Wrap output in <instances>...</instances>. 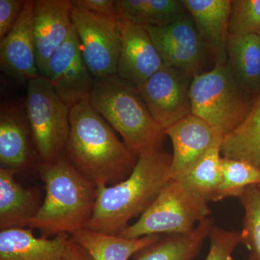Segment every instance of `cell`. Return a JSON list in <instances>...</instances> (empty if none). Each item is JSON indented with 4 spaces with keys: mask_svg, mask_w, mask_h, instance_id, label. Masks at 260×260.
Returning <instances> with one entry per match:
<instances>
[{
    "mask_svg": "<svg viewBox=\"0 0 260 260\" xmlns=\"http://www.w3.org/2000/svg\"><path fill=\"white\" fill-rule=\"evenodd\" d=\"M70 134L64 155L96 185L112 186L126 179L138 162L89 99L70 108Z\"/></svg>",
    "mask_w": 260,
    "mask_h": 260,
    "instance_id": "1",
    "label": "cell"
},
{
    "mask_svg": "<svg viewBox=\"0 0 260 260\" xmlns=\"http://www.w3.org/2000/svg\"><path fill=\"white\" fill-rule=\"evenodd\" d=\"M172 155L162 148L141 154L131 174L112 186L97 185L93 216L85 229L119 235L141 216L171 180Z\"/></svg>",
    "mask_w": 260,
    "mask_h": 260,
    "instance_id": "2",
    "label": "cell"
},
{
    "mask_svg": "<svg viewBox=\"0 0 260 260\" xmlns=\"http://www.w3.org/2000/svg\"><path fill=\"white\" fill-rule=\"evenodd\" d=\"M40 174L45 184V198L28 229H37L45 238L71 235L85 229L93 216L96 184L82 175L64 155L41 164Z\"/></svg>",
    "mask_w": 260,
    "mask_h": 260,
    "instance_id": "3",
    "label": "cell"
},
{
    "mask_svg": "<svg viewBox=\"0 0 260 260\" xmlns=\"http://www.w3.org/2000/svg\"><path fill=\"white\" fill-rule=\"evenodd\" d=\"M89 102L137 156L162 148L165 132L133 84L116 75L95 78Z\"/></svg>",
    "mask_w": 260,
    "mask_h": 260,
    "instance_id": "4",
    "label": "cell"
},
{
    "mask_svg": "<svg viewBox=\"0 0 260 260\" xmlns=\"http://www.w3.org/2000/svg\"><path fill=\"white\" fill-rule=\"evenodd\" d=\"M253 94L243 88L226 64H215L191 81V114L201 118L222 138L245 120L254 104Z\"/></svg>",
    "mask_w": 260,
    "mask_h": 260,
    "instance_id": "5",
    "label": "cell"
},
{
    "mask_svg": "<svg viewBox=\"0 0 260 260\" xmlns=\"http://www.w3.org/2000/svg\"><path fill=\"white\" fill-rule=\"evenodd\" d=\"M211 213L207 200L191 192L180 181L171 179L150 208L119 235L138 239L161 234H190Z\"/></svg>",
    "mask_w": 260,
    "mask_h": 260,
    "instance_id": "6",
    "label": "cell"
},
{
    "mask_svg": "<svg viewBox=\"0 0 260 260\" xmlns=\"http://www.w3.org/2000/svg\"><path fill=\"white\" fill-rule=\"evenodd\" d=\"M24 102L38 158L54 161L64 155L69 138L70 108L42 75L27 83Z\"/></svg>",
    "mask_w": 260,
    "mask_h": 260,
    "instance_id": "7",
    "label": "cell"
},
{
    "mask_svg": "<svg viewBox=\"0 0 260 260\" xmlns=\"http://www.w3.org/2000/svg\"><path fill=\"white\" fill-rule=\"evenodd\" d=\"M71 18L84 61L93 78L116 75L121 42L117 17L73 7Z\"/></svg>",
    "mask_w": 260,
    "mask_h": 260,
    "instance_id": "8",
    "label": "cell"
},
{
    "mask_svg": "<svg viewBox=\"0 0 260 260\" xmlns=\"http://www.w3.org/2000/svg\"><path fill=\"white\" fill-rule=\"evenodd\" d=\"M144 27L164 65L194 78L208 72L210 61L214 63L188 12L166 25Z\"/></svg>",
    "mask_w": 260,
    "mask_h": 260,
    "instance_id": "9",
    "label": "cell"
},
{
    "mask_svg": "<svg viewBox=\"0 0 260 260\" xmlns=\"http://www.w3.org/2000/svg\"><path fill=\"white\" fill-rule=\"evenodd\" d=\"M192 79L184 72L164 65L137 88L153 119L164 130L191 114Z\"/></svg>",
    "mask_w": 260,
    "mask_h": 260,
    "instance_id": "10",
    "label": "cell"
},
{
    "mask_svg": "<svg viewBox=\"0 0 260 260\" xmlns=\"http://www.w3.org/2000/svg\"><path fill=\"white\" fill-rule=\"evenodd\" d=\"M43 77L50 82L70 108L90 98L95 78L84 61L74 26L68 39L48 61Z\"/></svg>",
    "mask_w": 260,
    "mask_h": 260,
    "instance_id": "11",
    "label": "cell"
},
{
    "mask_svg": "<svg viewBox=\"0 0 260 260\" xmlns=\"http://www.w3.org/2000/svg\"><path fill=\"white\" fill-rule=\"evenodd\" d=\"M34 0H26L14 26L0 39V67L7 76L28 83L40 76L34 34Z\"/></svg>",
    "mask_w": 260,
    "mask_h": 260,
    "instance_id": "12",
    "label": "cell"
},
{
    "mask_svg": "<svg viewBox=\"0 0 260 260\" xmlns=\"http://www.w3.org/2000/svg\"><path fill=\"white\" fill-rule=\"evenodd\" d=\"M117 18L121 42L116 75L138 88L160 70L164 62L144 26Z\"/></svg>",
    "mask_w": 260,
    "mask_h": 260,
    "instance_id": "13",
    "label": "cell"
},
{
    "mask_svg": "<svg viewBox=\"0 0 260 260\" xmlns=\"http://www.w3.org/2000/svg\"><path fill=\"white\" fill-rule=\"evenodd\" d=\"M173 145L170 178L179 180L210 148L223 138L198 116L189 114L165 130Z\"/></svg>",
    "mask_w": 260,
    "mask_h": 260,
    "instance_id": "14",
    "label": "cell"
},
{
    "mask_svg": "<svg viewBox=\"0 0 260 260\" xmlns=\"http://www.w3.org/2000/svg\"><path fill=\"white\" fill-rule=\"evenodd\" d=\"M37 155L25 102L6 101L0 108V164L18 172Z\"/></svg>",
    "mask_w": 260,
    "mask_h": 260,
    "instance_id": "15",
    "label": "cell"
},
{
    "mask_svg": "<svg viewBox=\"0 0 260 260\" xmlns=\"http://www.w3.org/2000/svg\"><path fill=\"white\" fill-rule=\"evenodd\" d=\"M70 0H36L34 34L38 70L43 76L48 61L69 37L73 28Z\"/></svg>",
    "mask_w": 260,
    "mask_h": 260,
    "instance_id": "16",
    "label": "cell"
},
{
    "mask_svg": "<svg viewBox=\"0 0 260 260\" xmlns=\"http://www.w3.org/2000/svg\"><path fill=\"white\" fill-rule=\"evenodd\" d=\"M215 64H226L232 0H182Z\"/></svg>",
    "mask_w": 260,
    "mask_h": 260,
    "instance_id": "17",
    "label": "cell"
},
{
    "mask_svg": "<svg viewBox=\"0 0 260 260\" xmlns=\"http://www.w3.org/2000/svg\"><path fill=\"white\" fill-rule=\"evenodd\" d=\"M72 238L61 234L36 237L30 229L0 232V260H67Z\"/></svg>",
    "mask_w": 260,
    "mask_h": 260,
    "instance_id": "18",
    "label": "cell"
},
{
    "mask_svg": "<svg viewBox=\"0 0 260 260\" xmlns=\"http://www.w3.org/2000/svg\"><path fill=\"white\" fill-rule=\"evenodd\" d=\"M16 172L0 168V229H27L40 209L37 192L15 179Z\"/></svg>",
    "mask_w": 260,
    "mask_h": 260,
    "instance_id": "19",
    "label": "cell"
},
{
    "mask_svg": "<svg viewBox=\"0 0 260 260\" xmlns=\"http://www.w3.org/2000/svg\"><path fill=\"white\" fill-rule=\"evenodd\" d=\"M74 242L86 250L93 260H128L147 246L157 242L160 235L128 239L83 229L71 234Z\"/></svg>",
    "mask_w": 260,
    "mask_h": 260,
    "instance_id": "20",
    "label": "cell"
},
{
    "mask_svg": "<svg viewBox=\"0 0 260 260\" xmlns=\"http://www.w3.org/2000/svg\"><path fill=\"white\" fill-rule=\"evenodd\" d=\"M215 225L211 217L188 234H167L137 253L135 260H193Z\"/></svg>",
    "mask_w": 260,
    "mask_h": 260,
    "instance_id": "21",
    "label": "cell"
},
{
    "mask_svg": "<svg viewBox=\"0 0 260 260\" xmlns=\"http://www.w3.org/2000/svg\"><path fill=\"white\" fill-rule=\"evenodd\" d=\"M226 65L238 83L251 94L260 91V37L229 35Z\"/></svg>",
    "mask_w": 260,
    "mask_h": 260,
    "instance_id": "22",
    "label": "cell"
},
{
    "mask_svg": "<svg viewBox=\"0 0 260 260\" xmlns=\"http://www.w3.org/2000/svg\"><path fill=\"white\" fill-rule=\"evenodd\" d=\"M221 154L223 158L244 160L260 169V92L245 120L223 138Z\"/></svg>",
    "mask_w": 260,
    "mask_h": 260,
    "instance_id": "23",
    "label": "cell"
},
{
    "mask_svg": "<svg viewBox=\"0 0 260 260\" xmlns=\"http://www.w3.org/2000/svg\"><path fill=\"white\" fill-rule=\"evenodd\" d=\"M119 18L142 26H160L171 23L187 10L182 0H116Z\"/></svg>",
    "mask_w": 260,
    "mask_h": 260,
    "instance_id": "24",
    "label": "cell"
},
{
    "mask_svg": "<svg viewBox=\"0 0 260 260\" xmlns=\"http://www.w3.org/2000/svg\"><path fill=\"white\" fill-rule=\"evenodd\" d=\"M221 145L210 148L179 180L191 192L209 202L220 201Z\"/></svg>",
    "mask_w": 260,
    "mask_h": 260,
    "instance_id": "25",
    "label": "cell"
},
{
    "mask_svg": "<svg viewBox=\"0 0 260 260\" xmlns=\"http://www.w3.org/2000/svg\"><path fill=\"white\" fill-rule=\"evenodd\" d=\"M222 181L220 200L239 198L249 186H260V169L244 160L222 157Z\"/></svg>",
    "mask_w": 260,
    "mask_h": 260,
    "instance_id": "26",
    "label": "cell"
},
{
    "mask_svg": "<svg viewBox=\"0 0 260 260\" xmlns=\"http://www.w3.org/2000/svg\"><path fill=\"white\" fill-rule=\"evenodd\" d=\"M244 209L242 244L260 260V186H249L239 196Z\"/></svg>",
    "mask_w": 260,
    "mask_h": 260,
    "instance_id": "27",
    "label": "cell"
},
{
    "mask_svg": "<svg viewBox=\"0 0 260 260\" xmlns=\"http://www.w3.org/2000/svg\"><path fill=\"white\" fill-rule=\"evenodd\" d=\"M260 0H232L229 35H259Z\"/></svg>",
    "mask_w": 260,
    "mask_h": 260,
    "instance_id": "28",
    "label": "cell"
},
{
    "mask_svg": "<svg viewBox=\"0 0 260 260\" xmlns=\"http://www.w3.org/2000/svg\"><path fill=\"white\" fill-rule=\"evenodd\" d=\"M208 238L210 249L205 260H232L234 251L242 244L241 231L225 230L215 225Z\"/></svg>",
    "mask_w": 260,
    "mask_h": 260,
    "instance_id": "29",
    "label": "cell"
},
{
    "mask_svg": "<svg viewBox=\"0 0 260 260\" xmlns=\"http://www.w3.org/2000/svg\"><path fill=\"white\" fill-rule=\"evenodd\" d=\"M25 3L23 0H0V39L14 26Z\"/></svg>",
    "mask_w": 260,
    "mask_h": 260,
    "instance_id": "30",
    "label": "cell"
},
{
    "mask_svg": "<svg viewBox=\"0 0 260 260\" xmlns=\"http://www.w3.org/2000/svg\"><path fill=\"white\" fill-rule=\"evenodd\" d=\"M75 8H82L106 16L117 17L116 13V0H71Z\"/></svg>",
    "mask_w": 260,
    "mask_h": 260,
    "instance_id": "31",
    "label": "cell"
},
{
    "mask_svg": "<svg viewBox=\"0 0 260 260\" xmlns=\"http://www.w3.org/2000/svg\"><path fill=\"white\" fill-rule=\"evenodd\" d=\"M67 260H93L86 250L72 239Z\"/></svg>",
    "mask_w": 260,
    "mask_h": 260,
    "instance_id": "32",
    "label": "cell"
},
{
    "mask_svg": "<svg viewBox=\"0 0 260 260\" xmlns=\"http://www.w3.org/2000/svg\"><path fill=\"white\" fill-rule=\"evenodd\" d=\"M249 260H256V258L254 257V256L252 255V254H250V256H249Z\"/></svg>",
    "mask_w": 260,
    "mask_h": 260,
    "instance_id": "33",
    "label": "cell"
},
{
    "mask_svg": "<svg viewBox=\"0 0 260 260\" xmlns=\"http://www.w3.org/2000/svg\"><path fill=\"white\" fill-rule=\"evenodd\" d=\"M259 37H260V32H259Z\"/></svg>",
    "mask_w": 260,
    "mask_h": 260,
    "instance_id": "34",
    "label": "cell"
}]
</instances>
